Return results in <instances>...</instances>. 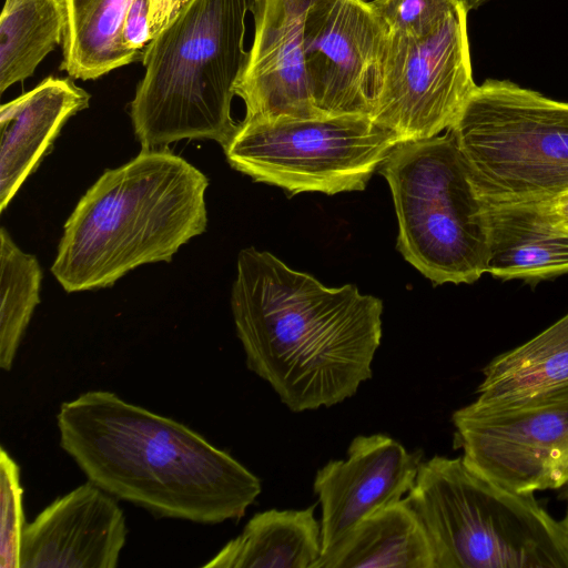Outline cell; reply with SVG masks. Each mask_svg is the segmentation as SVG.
Listing matches in <instances>:
<instances>
[{"instance_id":"8fae6325","label":"cell","mask_w":568,"mask_h":568,"mask_svg":"<svg viewBox=\"0 0 568 568\" xmlns=\"http://www.w3.org/2000/svg\"><path fill=\"white\" fill-rule=\"evenodd\" d=\"M388 29L364 0H308L303 49L307 87L322 115L372 116Z\"/></svg>"},{"instance_id":"ffe728a7","label":"cell","mask_w":568,"mask_h":568,"mask_svg":"<svg viewBox=\"0 0 568 568\" xmlns=\"http://www.w3.org/2000/svg\"><path fill=\"white\" fill-rule=\"evenodd\" d=\"M131 0H64L67 27L60 65L72 79L93 80L132 62L120 42Z\"/></svg>"},{"instance_id":"7402d4cb","label":"cell","mask_w":568,"mask_h":568,"mask_svg":"<svg viewBox=\"0 0 568 568\" xmlns=\"http://www.w3.org/2000/svg\"><path fill=\"white\" fill-rule=\"evenodd\" d=\"M42 271L4 227L0 230V367L10 372L36 306Z\"/></svg>"},{"instance_id":"9c48e42d","label":"cell","mask_w":568,"mask_h":568,"mask_svg":"<svg viewBox=\"0 0 568 568\" xmlns=\"http://www.w3.org/2000/svg\"><path fill=\"white\" fill-rule=\"evenodd\" d=\"M467 11L456 9L430 33H389L372 119L403 142L449 130L474 91Z\"/></svg>"},{"instance_id":"f1b7e54d","label":"cell","mask_w":568,"mask_h":568,"mask_svg":"<svg viewBox=\"0 0 568 568\" xmlns=\"http://www.w3.org/2000/svg\"><path fill=\"white\" fill-rule=\"evenodd\" d=\"M561 523L565 526L566 530L568 531V510H567L565 517L561 519Z\"/></svg>"},{"instance_id":"9a60e30c","label":"cell","mask_w":568,"mask_h":568,"mask_svg":"<svg viewBox=\"0 0 568 568\" xmlns=\"http://www.w3.org/2000/svg\"><path fill=\"white\" fill-rule=\"evenodd\" d=\"M90 94L69 78L48 77L0 108V211L38 168L64 123Z\"/></svg>"},{"instance_id":"7a4b0ae2","label":"cell","mask_w":568,"mask_h":568,"mask_svg":"<svg viewBox=\"0 0 568 568\" xmlns=\"http://www.w3.org/2000/svg\"><path fill=\"white\" fill-rule=\"evenodd\" d=\"M59 444L87 479L156 517L216 525L241 519L261 480L204 436L110 390L57 413Z\"/></svg>"},{"instance_id":"3957f363","label":"cell","mask_w":568,"mask_h":568,"mask_svg":"<svg viewBox=\"0 0 568 568\" xmlns=\"http://www.w3.org/2000/svg\"><path fill=\"white\" fill-rule=\"evenodd\" d=\"M204 173L165 148L109 169L67 220L51 272L69 293L103 288L170 262L207 224Z\"/></svg>"},{"instance_id":"e0dca14e","label":"cell","mask_w":568,"mask_h":568,"mask_svg":"<svg viewBox=\"0 0 568 568\" xmlns=\"http://www.w3.org/2000/svg\"><path fill=\"white\" fill-rule=\"evenodd\" d=\"M474 402L499 407L568 393V314L525 344L491 359Z\"/></svg>"},{"instance_id":"8992f818","label":"cell","mask_w":568,"mask_h":568,"mask_svg":"<svg viewBox=\"0 0 568 568\" xmlns=\"http://www.w3.org/2000/svg\"><path fill=\"white\" fill-rule=\"evenodd\" d=\"M398 220L397 250L434 284L487 270V202L453 134L398 143L381 165Z\"/></svg>"},{"instance_id":"44dd1931","label":"cell","mask_w":568,"mask_h":568,"mask_svg":"<svg viewBox=\"0 0 568 568\" xmlns=\"http://www.w3.org/2000/svg\"><path fill=\"white\" fill-rule=\"evenodd\" d=\"M64 0H6L0 17V92L31 77L63 42Z\"/></svg>"},{"instance_id":"d6986e66","label":"cell","mask_w":568,"mask_h":568,"mask_svg":"<svg viewBox=\"0 0 568 568\" xmlns=\"http://www.w3.org/2000/svg\"><path fill=\"white\" fill-rule=\"evenodd\" d=\"M315 505L255 514L204 568H313L322 555Z\"/></svg>"},{"instance_id":"cb8c5ba5","label":"cell","mask_w":568,"mask_h":568,"mask_svg":"<svg viewBox=\"0 0 568 568\" xmlns=\"http://www.w3.org/2000/svg\"><path fill=\"white\" fill-rule=\"evenodd\" d=\"M369 4L389 33L424 37L460 3L456 0H374Z\"/></svg>"},{"instance_id":"5bb4252c","label":"cell","mask_w":568,"mask_h":568,"mask_svg":"<svg viewBox=\"0 0 568 568\" xmlns=\"http://www.w3.org/2000/svg\"><path fill=\"white\" fill-rule=\"evenodd\" d=\"M308 0H255L254 40L246 71L236 88L244 121L323 116L307 87L303 26Z\"/></svg>"},{"instance_id":"6da1fadb","label":"cell","mask_w":568,"mask_h":568,"mask_svg":"<svg viewBox=\"0 0 568 568\" xmlns=\"http://www.w3.org/2000/svg\"><path fill=\"white\" fill-rule=\"evenodd\" d=\"M231 308L247 368L294 413L339 404L372 377L383 302L354 284L327 287L247 247L239 253Z\"/></svg>"},{"instance_id":"603a6c76","label":"cell","mask_w":568,"mask_h":568,"mask_svg":"<svg viewBox=\"0 0 568 568\" xmlns=\"http://www.w3.org/2000/svg\"><path fill=\"white\" fill-rule=\"evenodd\" d=\"M0 568H20L21 539L26 526L23 489L20 467L4 447L0 448Z\"/></svg>"},{"instance_id":"7c38bea8","label":"cell","mask_w":568,"mask_h":568,"mask_svg":"<svg viewBox=\"0 0 568 568\" xmlns=\"http://www.w3.org/2000/svg\"><path fill=\"white\" fill-rule=\"evenodd\" d=\"M423 452H408L384 435H358L346 459L329 460L316 471L313 489L321 504L322 554L355 526L400 499L413 488Z\"/></svg>"},{"instance_id":"52a82bcc","label":"cell","mask_w":568,"mask_h":568,"mask_svg":"<svg viewBox=\"0 0 568 568\" xmlns=\"http://www.w3.org/2000/svg\"><path fill=\"white\" fill-rule=\"evenodd\" d=\"M448 131L487 203L568 191V102L509 80H486Z\"/></svg>"},{"instance_id":"ac0fdd59","label":"cell","mask_w":568,"mask_h":568,"mask_svg":"<svg viewBox=\"0 0 568 568\" xmlns=\"http://www.w3.org/2000/svg\"><path fill=\"white\" fill-rule=\"evenodd\" d=\"M313 568H436L434 548L407 498L355 526Z\"/></svg>"},{"instance_id":"d4e9b609","label":"cell","mask_w":568,"mask_h":568,"mask_svg":"<svg viewBox=\"0 0 568 568\" xmlns=\"http://www.w3.org/2000/svg\"><path fill=\"white\" fill-rule=\"evenodd\" d=\"M151 0H131L120 31V42L132 62L142 61L152 41Z\"/></svg>"},{"instance_id":"ba28073f","label":"cell","mask_w":568,"mask_h":568,"mask_svg":"<svg viewBox=\"0 0 568 568\" xmlns=\"http://www.w3.org/2000/svg\"><path fill=\"white\" fill-rule=\"evenodd\" d=\"M403 142L368 115L242 121L224 148L229 164L290 195L362 191Z\"/></svg>"},{"instance_id":"30bf717a","label":"cell","mask_w":568,"mask_h":568,"mask_svg":"<svg viewBox=\"0 0 568 568\" xmlns=\"http://www.w3.org/2000/svg\"><path fill=\"white\" fill-rule=\"evenodd\" d=\"M453 447L481 475L524 494L568 486V393L452 415Z\"/></svg>"},{"instance_id":"4316f807","label":"cell","mask_w":568,"mask_h":568,"mask_svg":"<svg viewBox=\"0 0 568 568\" xmlns=\"http://www.w3.org/2000/svg\"><path fill=\"white\" fill-rule=\"evenodd\" d=\"M552 209L560 223L568 229V191L552 199Z\"/></svg>"},{"instance_id":"2e32d148","label":"cell","mask_w":568,"mask_h":568,"mask_svg":"<svg viewBox=\"0 0 568 568\" xmlns=\"http://www.w3.org/2000/svg\"><path fill=\"white\" fill-rule=\"evenodd\" d=\"M486 273L540 281L568 273V229L552 199L487 203Z\"/></svg>"},{"instance_id":"4fadbf2b","label":"cell","mask_w":568,"mask_h":568,"mask_svg":"<svg viewBox=\"0 0 568 568\" xmlns=\"http://www.w3.org/2000/svg\"><path fill=\"white\" fill-rule=\"evenodd\" d=\"M87 481L55 498L26 524L20 568H115L126 542L123 510Z\"/></svg>"},{"instance_id":"277c9868","label":"cell","mask_w":568,"mask_h":568,"mask_svg":"<svg viewBox=\"0 0 568 568\" xmlns=\"http://www.w3.org/2000/svg\"><path fill=\"white\" fill-rule=\"evenodd\" d=\"M255 0H191L149 44L145 73L130 103L142 149L184 139L213 140L223 149L240 123L231 115L250 60L246 16Z\"/></svg>"},{"instance_id":"484cf974","label":"cell","mask_w":568,"mask_h":568,"mask_svg":"<svg viewBox=\"0 0 568 568\" xmlns=\"http://www.w3.org/2000/svg\"><path fill=\"white\" fill-rule=\"evenodd\" d=\"M191 0H151L152 40L165 29Z\"/></svg>"},{"instance_id":"83f0119b","label":"cell","mask_w":568,"mask_h":568,"mask_svg":"<svg viewBox=\"0 0 568 568\" xmlns=\"http://www.w3.org/2000/svg\"><path fill=\"white\" fill-rule=\"evenodd\" d=\"M456 1L458 3H460L466 9V11L468 12V11L479 7L486 0H456Z\"/></svg>"},{"instance_id":"5b68a950","label":"cell","mask_w":568,"mask_h":568,"mask_svg":"<svg viewBox=\"0 0 568 568\" xmlns=\"http://www.w3.org/2000/svg\"><path fill=\"white\" fill-rule=\"evenodd\" d=\"M430 538L436 568H568V531L535 499L462 456L422 462L406 496Z\"/></svg>"}]
</instances>
